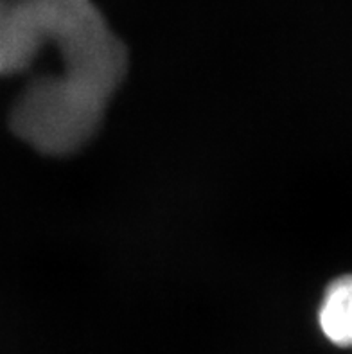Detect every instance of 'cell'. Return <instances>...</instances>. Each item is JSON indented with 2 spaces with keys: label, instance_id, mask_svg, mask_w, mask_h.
<instances>
[{
  "label": "cell",
  "instance_id": "6da1fadb",
  "mask_svg": "<svg viewBox=\"0 0 352 354\" xmlns=\"http://www.w3.org/2000/svg\"><path fill=\"white\" fill-rule=\"evenodd\" d=\"M318 326L333 346L352 347V275H342L326 288Z\"/></svg>",
  "mask_w": 352,
  "mask_h": 354
}]
</instances>
